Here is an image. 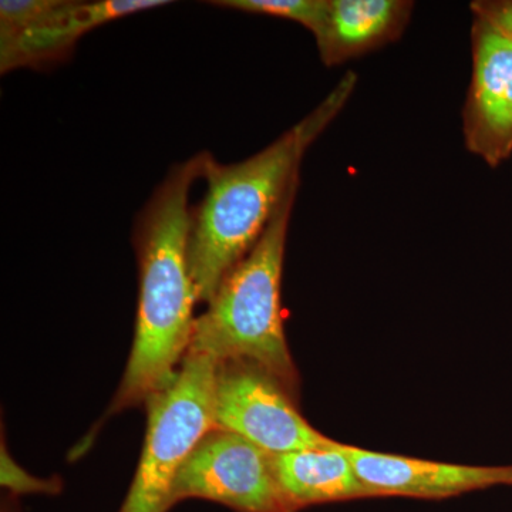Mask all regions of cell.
<instances>
[{
    "label": "cell",
    "mask_w": 512,
    "mask_h": 512,
    "mask_svg": "<svg viewBox=\"0 0 512 512\" xmlns=\"http://www.w3.org/2000/svg\"><path fill=\"white\" fill-rule=\"evenodd\" d=\"M207 153L174 165L138 215L133 245L138 264V308L133 346L119 390L104 414L141 406L171 382L194 333L198 302L190 247L192 185L202 178Z\"/></svg>",
    "instance_id": "1"
},
{
    "label": "cell",
    "mask_w": 512,
    "mask_h": 512,
    "mask_svg": "<svg viewBox=\"0 0 512 512\" xmlns=\"http://www.w3.org/2000/svg\"><path fill=\"white\" fill-rule=\"evenodd\" d=\"M356 74L346 73L309 116L241 163L220 164L207 153L204 200L192 211L188 259L198 302L210 303L225 276L261 239L286 192L299 181L306 150L348 103Z\"/></svg>",
    "instance_id": "2"
},
{
    "label": "cell",
    "mask_w": 512,
    "mask_h": 512,
    "mask_svg": "<svg viewBox=\"0 0 512 512\" xmlns=\"http://www.w3.org/2000/svg\"><path fill=\"white\" fill-rule=\"evenodd\" d=\"M299 181L284 200L251 252L227 276L195 319L188 352L215 362L242 359L271 373L296 397L299 376L286 343L282 320V272L286 237Z\"/></svg>",
    "instance_id": "3"
},
{
    "label": "cell",
    "mask_w": 512,
    "mask_h": 512,
    "mask_svg": "<svg viewBox=\"0 0 512 512\" xmlns=\"http://www.w3.org/2000/svg\"><path fill=\"white\" fill-rule=\"evenodd\" d=\"M210 356L187 352L173 382L148 397L146 440L119 512H168L171 491L194 448L215 429V375Z\"/></svg>",
    "instance_id": "4"
},
{
    "label": "cell",
    "mask_w": 512,
    "mask_h": 512,
    "mask_svg": "<svg viewBox=\"0 0 512 512\" xmlns=\"http://www.w3.org/2000/svg\"><path fill=\"white\" fill-rule=\"evenodd\" d=\"M188 498L214 501L235 512H298L275 474L272 454L251 441L212 429L178 471L171 508Z\"/></svg>",
    "instance_id": "5"
},
{
    "label": "cell",
    "mask_w": 512,
    "mask_h": 512,
    "mask_svg": "<svg viewBox=\"0 0 512 512\" xmlns=\"http://www.w3.org/2000/svg\"><path fill=\"white\" fill-rule=\"evenodd\" d=\"M215 429L231 431L269 454L328 447L332 439L313 429L278 379L249 360L218 363Z\"/></svg>",
    "instance_id": "6"
},
{
    "label": "cell",
    "mask_w": 512,
    "mask_h": 512,
    "mask_svg": "<svg viewBox=\"0 0 512 512\" xmlns=\"http://www.w3.org/2000/svg\"><path fill=\"white\" fill-rule=\"evenodd\" d=\"M471 46L464 141L471 154L500 167L512 154V35L474 16Z\"/></svg>",
    "instance_id": "7"
},
{
    "label": "cell",
    "mask_w": 512,
    "mask_h": 512,
    "mask_svg": "<svg viewBox=\"0 0 512 512\" xmlns=\"http://www.w3.org/2000/svg\"><path fill=\"white\" fill-rule=\"evenodd\" d=\"M345 451L363 483L380 497L443 500L470 491L511 485L512 466H463L420 458L393 456L348 446Z\"/></svg>",
    "instance_id": "8"
},
{
    "label": "cell",
    "mask_w": 512,
    "mask_h": 512,
    "mask_svg": "<svg viewBox=\"0 0 512 512\" xmlns=\"http://www.w3.org/2000/svg\"><path fill=\"white\" fill-rule=\"evenodd\" d=\"M170 5L164 0H59L32 28L8 43H0V72L43 69L63 63L77 43L92 30L136 13Z\"/></svg>",
    "instance_id": "9"
},
{
    "label": "cell",
    "mask_w": 512,
    "mask_h": 512,
    "mask_svg": "<svg viewBox=\"0 0 512 512\" xmlns=\"http://www.w3.org/2000/svg\"><path fill=\"white\" fill-rule=\"evenodd\" d=\"M414 9L407 0H326L312 33L325 66H338L402 37Z\"/></svg>",
    "instance_id": "10"
},
{
    "label": "cell",
    "mask_w": 512,
    "mask_h": 512,
    "mask_svg": "<svg viewBox=\"0 0 512 512\" xmlns=\"http://www.w3.org/2000/svg\"><path fill=\"white\" fill-rule=\"evenodd\" d=\"M272 463L279 483L301 510L313 504L380 497L360 480L345 444L338 441L323 448L272 454Z\"/></svg>",
    "instance_id": "11"
},
{
    "label": "cell",
    "mask_w": 512,
    "mask_h": 512,
    "mask_svg": "<svg viewBox=\"0 0 512 512\" xmlns=\"http://www.w3.org/2000/svg\"><path fill=\"white\" fill-rule=\"evenodd\" d=\"M218 8L291 20L315 32L326 9V0H217Z\"/></svg>",
    "instance_id": "12"
},
{
    "label": "cell",
    "mask_w": 512,
    "mask_h": 512,
    "mask_svg": "<svg viewBox=\"0 0 512 512\" xmlns=\"http://www.w3.org/2000/svg\"><path fill=\"white\" fill-rule=\"evenodd\" d=\"M59 0H2L0 2V43H8L32 28Z\"/></svg>",
    "instance_id": "13"
},
{
    "label": "cell",
    "mask_w": 512,
    "mask_h": 512,
    "mask_svg": "<svg viewBox=\"0 0 512 512\" xmlns=\"http://www.w3.org/2000/svg\"><path fill=\"white\" fill-rule=\"evenodd\" d=\"M0 483L13 497L25 494L57 495L63 490L62 478H39L23 470L10 456L5 440H2L0 450Z\"/></svg>",
    "instance_id": "14"
},
{
    "label": "cell",
    "mask_w": 512,
    "mask_h": 512,
    "mask_svg": "<svg viewBox=\"0 0 512 512\" xmlns=\"http://www.w3.org/2000/svg\"><path fill=\"white\" fill-rule=\"evenodd\" d=\"M471 12L512 35V0H477L471 3Z\"/></svg>",
    "instance_id": "15"
},
{
    "label": "cell",
    "mask_w": 512,
    "mask_h": 512,
    "mask_svg": "<svg viewBox=\"0 0 512 512\" xmlns=\"http://www.w3.org/2000/svg\"><path fill=\"white\" fill-rule=\"evenodd\" d=\"M2 512H16V510H13L9 503H3Z\"/></svg>",
    "instance_id": "16"
}]
</instances>
